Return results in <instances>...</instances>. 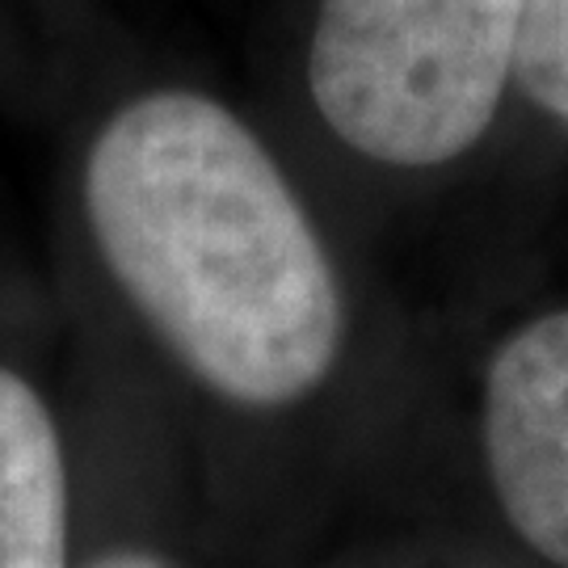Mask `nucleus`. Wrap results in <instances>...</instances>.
<instances>
[{
	"instance_id": "0eeeda50",
	"label": "nucleus",
	"mask_w": 568,
	"mask_h": 568,
	"mask_svg": "<svg viewBox=\"0 0 568 568\" xmlns=\"http://www.w3.org/2000/svg\"><path fill=\"white\" fill-rule=\"evenodd\" d=\"M497 568H535V565H527V560H518V556H514L509 565H497Z\"/></svg>"
},
{
	"instance_id": "f03ea898",
	"label": "nucleus",
	"mask_w": 568,
	"mask_h": 568,
	"mask_svg": "<svg viewBox=\"0 0 568 568\" xmlns=\"http://www.w3.org/2000/svg\"><path fill=\"white\" fill-rule=\"evenodd\" d=\"M527 0H325L307 93L337 140L387 169H438L488 135L514 84Z\"/></svg>"
},
{
	"instance_id": "423d86ee",
	"label": "nucleus",
	"mask_w": 568,
	"mask_h": 568,
	"mask_svg": "<svg viewBox=\"0 0 568 568\" xmlns=\"http://www.w3.org/2000/svg\"><path fill=\"white\" fill-rule=\"evenodd\" d=\"M84 568H178L169 556H161V551H148V548H114L105 551V556H98L93 565Z\"/></svg>"
},
{
	"instance_id": "39448f33",
	"label": "nucleus",
	"mask_w": 568,
	"mask_h": 568,
	"mask_svg": "<svg viewBox=\"0 0 568 568\" xmlns=\"http://www.w3.org/2000/svg\"><path fill=\"white\" fill-rule=\"evenodd\" d=\"M514 89L544 119L568 126V0H527L514 55Z\"/></svg>"
},
{
	"instance_id": "7ed1b4c3",
	"label": "nucleus",
	"mask_w": 568,
	"mask_h": 568,
	"mask_svg": "<svg viewBox=\"0 0 568 568\" xmlns=\"http://www.w3.org/2000/svg\"><path fill=\"white\" fill-rule=\"evenodd\" d=\"M476 471L518 560L568 568V295L488 342L471 396Z\"/></svg>"
},
{
	"instance_id": "f257e3e1",
	"label": "nucleus",
	"mask_w": 568,
	"mask_h": 568,
	"mask_svg": "<svg viewBox=\"0 0 568 568\" xmlns=\"http://www.w3.org/2000/svg\"><path fill=\"white\" fill-rule=\"evenodd\" d=\"M84 215L143 325L220 400L283 413L337 384L342 270L232 110L182 89L119 110L84 164Z\"/></svg>"
},
{
	"instance_id": "20e7f679",
	"label": "nucleus",
	"mask_w": 568,
	"mask_h": 568,
	"mask_svg": "<svg viewBox=\"0 0 568 568\" xmlns=\"http://www.w3.org/2000/svg\"><path fill=\"white\" fill-rule=\"evenodd\" d=\"M68 459L39 387L0 366V568H72Z\"/></svg>"
}]
</instances>
